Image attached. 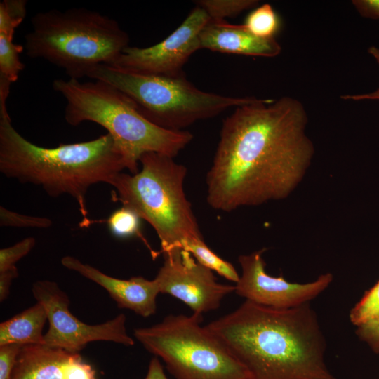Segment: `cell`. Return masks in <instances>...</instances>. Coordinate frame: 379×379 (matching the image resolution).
Masks as SVG:
<instances>
[{"label": "cell", "mask_w": 379, "mask_h": 379, "mask_svg": "<svg viewBox=\"0 0 379 379\" xmlns=\"http://www.w3.org/2000/svg\"><path fill=\"white\" fill-rule=\"evenodd\" d=\"M257 0H199L195 4L204 9L212 20L233 18L258 5Z\"/></svg>", "instance_id": "21"}, {"label": "cell", "mask_w": 379, "mask_h": 379, "mask_svg": "<svg viewBox=\"0 0 379 379\" xmlns=\"http://www.w3.org/2000/svg\"><path fill=\"white\" fill-rule=\"evenodd\" d=\"M206 326L254 379H338L325 364V338L310 302L276 309L245 300Z\"/></svg>", "instance_id": "2"}, {"label": "cell", "mask_w": 379, "mask_h": 379, "mask_svg": "<svg viewBox=\"0 0 379 379\" xmlns=\"http://www.w3.org/2000/svg\"><path fill=\"white\" fill-rule=\"evenodd\" d=\"M379 317V281L366 291L360 300L352 308L349 318L356 327Z\"/></svg>", "instance_id": "22"}, {"label": "cell", "mask_w": 379, "mask_h": 379, "mask_svg": "<svg viewBox=\"0 0 379 379\" xmlns=\"http://www.w3.org/2000/svg\"><path fill=\"white\" fill-rule=\"evenodd\" d=\"M201 48L229 54L275 57L281 47L274 38L255 36L244 25H234L225 20L210 19L200 34Z\"/></svg>", "instance_id": "15"}, {"label": "cell", "mask_w": 379, "mask_h": 379, "mask_svg": "<svg viewBox=\"0 0 379 379\" xmlns=\"http://www.w3.org/2000/svg\"><path fill=\"white\" fill-rule=\"evenodd\" d=\"M352 3L361 16L379 20V0H354Z\"/></svg>", "instance_id": "28"}, {"label": "cell", "mask_w": 379, "mask_h": 379, "mask_svg": "<svg viewBox=\"0 0 379 379\" xmlns=\"http://www.w3.org/2000/svg\"><path fill=\"white\" fill-rule=\"evenodd\" d=\"M139 162L138 173L120 172L111 179L109 185L114 189L115 199L152 227L162 253L181 248L188 240L202 239L184 190L185 166L157 152L144 154Z\"/></svg>", "instance_id": "6"}, {"label": "cell", "mask_w": 379, "mask_h": 379, "mask_svg": "<svg viewBox=\"0 0 379 379\" xmlns=\"http://www.w3.org/2000/svg\"><path fill=\"white\" fill-rule=\"evenodd\" d=\"M26 0H3L0 2V31L15 32L27 14Z\"/></svg>", "instance_id": "23"}, {"label": "cell", "mask_w": 379, "mask_h": 379, "mask_svg": "<svg viewBox=\"0 0 379 379\" xmlns=\"http://www.w3.org/2000/svg\"><path fill=\"white\" fill-rule=\"evenodd\" d=\"M181 248L190 252L198 262L226 279L235 283L239 281L240 275L234 267L211 250L204 239L188 240L182 244Z\"/></svg>", "instance_id": "18"}, {"label": "cell", "mask_w": 379, "mask_h": 379, "mask_svg": "<svg viewBox=\"0 0 379 379\" xmlns=\"http://www.w3.org/2000/svg\"><path fill=\"white\" fill-rule=\"evenodd\" d=\"M18 276L17 267L0 272V301L5 300L9 295L12 281Z\"/></svg>", "instance_id": "29"}, {"label": "cell", "mask_w": 379, "mask_h": 379, "mask_svg": "<svg viewBox=\"0 0 379 379\" xmlns=\"http://www.w3.org/2000/svg\"><path fill=\"white\" fill-rule=\"evenodd\" d=\"M209 20L206 12L197 6L164 40L145 48L128 46L110 65L141 74L184 75V65L194 52L201 48L200 34Z\"/></svg>", "instance_id": "10"}, {"label": "cell", "mask_w": 379, "mask_h": 379, "mask_svg": "<svg viewBox=\"0 0 379 379\" xmlns=\"http://www.w3.org/2000/svg\"><path fill=\"white\" fill-rule=\"evenodd\" d=\"M145 379H168L157 357H154L150 360Z\"/></svg>", "instance_id": "31"}, {"label": "cell", "mask_w": 379, "mask_h": 379, "mask_svg": "<svg viewBox=\"0 0 379 379\" xmlns=\"http://www.w3.org/2000/svg\"><path fill=\"white\" fill-rule=\"evenodd\" d=\"M298 100L257 98L223 121L206 175V201L230 212L289 196L303 179L314 148Z\"/></svg>", "instance_id": "1"}, {"label": "cell", "mask_w": 379, "mask_h": 379, "mask_svg": "<svg viewBox=\"0 0 379 379\" xmlns=\"http://www.w3.org/2000/svg\"><path fill=\"white\" fill-rule=\"evenodd\" d=\"M355 333L375 354H379V317L356 327Z\"/></svg>", "instance_id": "27"}, {"label": "cell", "mask_w": 379, "mask_h": 379, "mask_svg": "<svg viewBox=\"0 0 379 379\" xmlns=\"http://www.w3.org/2000/svg\"><path fill=\"white\" fill-rule=\"evenodd\" d=\"M124 169L123 154L109 133L86 142L40 147L15 129L7 110L0 111L1 173L20 183L41 187L52 197L71 196L84 218L85 196L90 187L109 184Z\"/></svg>", "instance_id": "3"}, {"label": "cell", "mask_w": 379, "mask_h": 379, "mask_svg": "<svg viewBox=\"0 0 379 379\" xmlns=\"http://www.w3.org/2000/svg\"><path fill=\"white\" fill-rule=\"evenodd\" d=\"M80 82L58 79L53 88L67 101L65 119L71 126L95 122L107 131L119 147L126 169L138 172V163L145 153L176 157L192 140L187 131L161 128L145 118L124 93L105 82Z\"/></svg>", "instance_id": "4"}, {"label": "cell", "mask_w": 379, "mask_h": 379, "mask_svg": "<svg viewBox=\"0 0 379 379\" xmlns=\"http://www.w3.org/2000/svg\"><path fill=\"white\" fill-rule=\"evenodd\" d=\"M244 25L255 36L270 39L278 32L280 20L272 6L265 4L253 10Z\"/></svg>", "instance_id": "19"}, {"label": "cell", "mask_w": 379, "mask_h": 379, "mask_svg": "<svg viewBox=\"0 0 379 379\" xmlns=\"http://www.w3.org/2000/svg\"><path fill=\"white\" fill-rule=\"evenodd\" d=\"M31 22L26 54L63 69L72 79L112 65L128 46L129 36L115 20L84 8L37 13Z\"/></svg>", "instance_id": "5"}, {"label": "cell", "mask_w": 379, "mask_h": 379, "mask_svg": "<svg viewBox=\"0 0 379 379\" xmlns=\"http://www.w3.org/2000/svg\"><path fill=\"white\" fill-rule=\"evenodd\" d=\"M61 264L105 288L119 308L130 310L144 317L156 313L157 297L160 292L154 279L112 277L72 256L63 257Z\"/></svg>", "instance_id": "14"}, {"label": "cell", "mask_w": 379, "mask_h": 379, "mask_svg": "<svg viewBox=\"0 0 379 379\" xmlns=\"http://www.w3.org/2000/svg\"><path fill=\"white\" fill-rule=\"evenodd\" d=\"M14 34L0 32V99L6 100L11 84L15 82L25 64L20 55L23 45L13 42Z\"/></svg>", "instance_id": "17"}, {"label": "cell", "mask_w": 379, "mask_h": 379, "mask_svg": "<svg viewBox=\"0 0 379 379\" xmlns=\"http://www.w3.org/2000/svg\"><path fill=\"white\" fill-rule=\"evenodd\" d=\"M163 255V265L154 278L159 292L181 300L194 313L218 309L222 298L235 291V286L218 283L212 270L183 248H175Z\"/></svg>", "instance_id": "11"}, {"label": "cell", "mask_w": 379, "mask_h": 379, "mask_svg": "<svg viewBox=\"0 0 379 379\" xmlns=\"http://www.w3.org/2000/svg\"><path fill=\"white\" fill-rule=\"evenodd\" d=\"M52 224V220L48 218L27 215L0 206L1 227L46 229L50 227Z\"/></svg>", "instance_id": "24"}, {"label": "cell", "mask_w": 379, "mask_h": 379, "mask_svg": "<svg viewBox=\"0 0 379 379\" xmlns=\"http://www.w3.org/2000/svg\"><path fill=\"white\" fill-rule=\"evenodd\" d=\"M202 321L198 313L169 314L160 323L135 328L133 334L176 379H254Z\"/></svg>", "instance_id": "8"}, {"label": "cell", "mask_w": 379, "mask_h": 379, "mask_svg": "<svg viewBox=\"0 0 379 379\" xmlns=\"http://www.w3.org/2000/svg\"><path fill=\"white\" fill-rule=\"evenodd\" d=\"M11 379H96L79 353L46 345L21 347Z\"/></svg>", "instance_id": "13"}, {"label": "cell", "mask_w": 379, "mask_h": 379, "mask_svg": "<svg viewBox=\"0 0 379 379\" xmlns=\"http://www.w3.org/2000/svg\"><path fill=\"white\" fill-rule=\"evenodd\" d=\"M87 77L109 84L126 95L138 112L154 124L171 131L218 116L230 107L255 101L257 98H235L203 91L179 77L147 75L102 65Z\"/></svg>", "instance_id": "7"}, {"label": "cell", "mask_w": 379, "mask_h": 379, "mask_svg": "<svg viewBox=\"0 0 379 379\" xmlns=\"http://www.w3.org/2000/svg\"><path fill=\"white\" fill-rule=\"evenodd\" d=\"M266 248L239 256L241 274L235 285V293L246 300L276 309L295 307L315 298L333 281L330 272L322 274L311 282L293 283L282 276L272 277L265 271L263 253Z\"/></svg>", "instance_id": "12"}, {"label": "cell", "mask_w": 379, "mask_h": 379, "mask_svg": "<svg viewBox=\"0 0 379 379\" xmlns=\"http://www.w3.org/2000/svg\"><path fill=\"white\" fill-rule=\"evenodd\" d=\"M47 320L46 308L36 302L33 306L0 324V346L10 344L22 346L45 345L42 331Z\"/></svg>", "instance_id": "16"}, {"label": "cell", "mask_w": 379, "mask_h": 379, "mask_svg": "<svg viewBox=\"0 0 379 379\" xmlns=\"http://www.w3.org/2000/svg\"><path fill=\"white\" fill-rule=\"evenodd\" d=\"M36 240L27 237L14 245L0 250V272L15 267V264L34 248Z\"/></svg>", "instance_id": "25"}, {"label": "cell", "mask_w": 379, "mask_h": 379, "mask_svg": "<svg viewBox=\"0 0 379 379\" xmlns=\"http://www.w3.org/2000/svg\"><path fill=\"white\" fill-rule=\"evenodd\" d=\"M368 53L371 55L379 65V48L372 46L368 49ZM343 100H379V88L373 92L357 94V95H346L341 97Z\"/></svg>", "instance_id": "30"}, {"label": "cell", "mask_w": 379, "mask_h": 379, "mask_svg": "<svg viewBox=\"0 0 379 379\" xmlns=\"http://www.w3.org/2000/svg\"><path fill=\"white\" fill-rule=\"evenodd\" d=\"M22 347L17 344L0 346V379H11L17 357Z\"/></svg>", "instance_id": "26"}, {"label": "cell", "mask_w": 379, "mask_h": 379, "mask_svg": "<svg viewBox=\"0 0 379 379\" xmlns=\"http://www.w3.org/2000/svg\"><path fill=\"white\" fill-rule=\"evenodd\" d=\"M36 302L46 310L48 330L44 334L45 345L79 353L87 344L110 341L126 346L134 345L126 328V316L120 314L104 323L91 325L82 322L69 310V299L57 283L39 280L32 287Z\"/></svg>", "instance_id": "9"}, {"label": "cell", "mask_w": 379, "mask_h": 379, "mask_svg": "<svg viewBox=\"0 0 379 379\" xmlns=\"http://www.w3.org/2000/svg\"><path fill=\"white\" fill-rule=\"evenodd\" d=\"M107 223L114 237L121 239L139 237L147 245L140 232V218L132 210L124 206L115 210L109 216Z\"/></svg>", "instance_id": "20"}]
</instances>
